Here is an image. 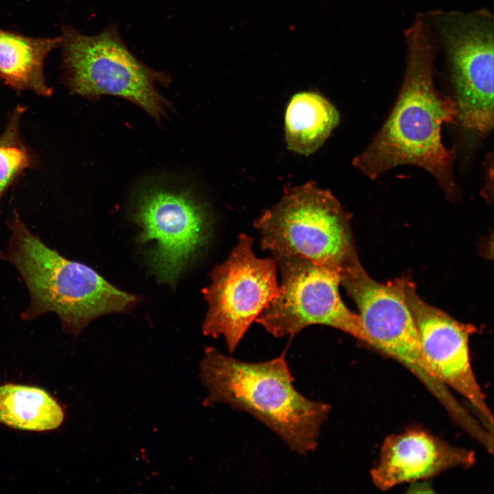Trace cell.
I'll return each instance as SVG.
<instances>
[{
  "label": "cell",
  "instance_id": "17",
  "mask_svg": "<svg viewBox=\"0 0 494 494\" xmlns=\"http://www.w3.org/2000/svg\"><path fill=\"white\" fill-rule=\"evenodd\" d=\"M2 259H5V255H4L0 249V261Z\"/></svg>",
  "mask_w": 494,
  "mask_h": 494
},
{
  "label": "cell",
  "instance_id": "8",
  "mask_svg": "<svg viewBox=\"0 0 494 494\" xmlns=\"http://www.w3.org/2000/svg\"><path fill=\"white\" fill-rule=\"evenodd\" d=\"M252 244L250 236L240 234L227 259L212 270L211 283L202 290L208 303L203 333L222 336L231 353L279 292L275 259L257 257Z\"/></svg>",
  "mask_w": 494,
  "mask_h": 494
},
{
  "label": "cell",
  "instance_id": "9",
  "mask_svg": "<svg viewBox=\"0 0 494 494\" xmlns=\"http://www.w3.org/2000/svg\"><path fill=\"white\" fill-rule=\"evenodd\" d=\"M273 258L281 272L279 292L258 324L275 337L292 338L306 327L323 325L366 342L359 316L341 299L338 272L297 257Z\"/></svg>",
  "mask_w": 494,
  "mask_h": 494
},
{
  "label": "cell",
  "instance_id": "3",
  "mask_svg": "<svg viewBox=\"0 0 494 494\" xmlns=\"http://www.w3.org/2000/svg\"><path fill=\"white\" fill-rule=\"evenodd\" d=\"M12 220L5 259L19 272L29 292L23 320L54 312L62 329L78 336L93 319L126 311L137 303L136 296L117 289L93 268L47 246L16 211Z\"/></svg>",
  "mask_w": 494,
  "mask_h": 494
},
{
  "label": "cell",
  "instance_id": "6",
  "mask_svg": "<svg viewBox=\"0 0 494 494\" xmlns=\"http://www.w3.org/2000/svg\"><path fill=\"white\" fill-rule=\"evenodd\" d=\"M61 36L63 67L73 93L86 97L115 95L138 105L156 119L164 115L165 99L156 84H165L169 76L139 60L115 25L94 36L67 26Z\"/></svg>",
  "mask_w": 494,
  "mask_h": 494
},
{
  "label": "cell",
  "instance_id": "16",
  "mask_svg": "<svg viewBox=\"0 0 494 494\" xmlns=\"http://www.w3.org/2000/svg\"><path fill=\"white\" fill-rule=\"evenodd\" d=\"M23 112V108L13 112L0 137V199L14 178L32 165V156L19 137V124Z\"/></svg>",
  "mask_w": 494,
  "mask_h": 494
},
{
  "label": "cell",
  "instance_id": "11",
  "mask_svg": "<svg viewBox=\"0 0 494 494\" xmlns=\"http://www.w3.org/2000/svg\"><path fill=\"white\" fill-rule=\"evenodd\" d=\"M403 288L430 373L462 395L475 410L480 422L493 434V416L471 364L470 329L423 301L411 283L403 281Z\"/></svg>",
  "mask_w": 494,
  "mask_h": 494
},
{
  "label": "cell",
  "instance_id": "2",
  "mask_svg": "<svg viewBox=\"0 0 494 494\" xmlns=\"http://www.w3.org/2000/svg\"><path fill=\"white\" fill-rule=\"evenodd\" d=\"M249 362L205 349L200 377L208 395L203 405L224 403L262 423L289 449L301 455L316 450L331 407L301 395L285 360Z\"/></svg>",
  "mask_w": 494,
  "mask_h": 494
},
{
  "label": "cell",
  "instance_id": "14",
  "mask_svg": "<svg viewBox=\"0 0 494 494\" xmlns=\"http://www.w3.org/2000/svg\"><path fill=\"white\" fill-rule=\"evenodd\" d=\"M340 120L336 107L322 95L301 92L290 99L285 117L287 148L308 155L317 150Z\"/></svg>",
  "mask_w": 494,
  "mask_h": 494
},
{
  "label": "cell",
  "instance_id": "10",
  "mask_svg": "<svg viewBox=\"0 0 494 494\" xmlns=\"http://www.w3.org/2000/svg\"><path fill=\"white\" fill-rule=\"evenodd\" d=\"M132 220L141 228L138 242L152 244L148 259L153 273L172 286L211 237L207 209L186 191H149L138 201Z\"/></svg>",
  "mask_w": 494,
  "mask_h": 494
},
{
  "label": "cell",
  "instance_id": "1",
  "mask_svg": "<svg viewBox=\"0 0 494 494\" xmlns=\"http://www.w3.org/2000/svg\"><path fill=\"white\" fill-rule=\"evenodd\" d=\"M404 34L406 64L398 97L353 165L371 180L399 165H416L429 172L447 197L456 198L460 192L453 169L456 152L443 145L441 129L456 121L457 110L454 99L435 86L438 40L422 14Z\"/></svg>",
  "mask_w": 494,
  "mask_h": 494
},
{
  "label": "cell",
  "instance_id": "5",
  "mask_svg": "<svg viewBox=\"0 0 494 494\" xmlns=\"http://www.w3.org/2000/svg\"><path fill=\"white\" fill-rule=\"evenodd\" d=\"M423 16L445 52L456 121L468 138L482 139L493 128V16L481 9L434 10Z\"/></svg>",
  "mask_w": 494,
  "mask_h": 494
},
{
  "label": "cell",
  "instance_id": "13",
  "mask_svg": "<svg viewBox=\"0 0 494 494\" xmlns=\"http://www.w3.org/2000/svg\"><path fill=\"white\" fill-rule=\"evenodd\" d=\"M62 36L32 38L0 27V78L20 92L29 89L49 96L52 89L44 77L48 54L62 45Z\"/></svg>",
  "mask_w": 494,
  "mask_h": 494
},
{
  "label": "cell",
  "instance_id": "15",
  "mask_svg": "<svg viewBox=\"0 0 494 494\" xmlns=\"http://www.w3.org/2000/svg\"><path fill=\"white\" fill-rule=\"evenodd\" d=\"M64 411L43 389L7 384L0 386V422L13 428L43 432L58 428Z\"/></svg>",
  "mask_w": 494,
  "mask_h": 494
},
{
  "label": "cell",
  "instance_id": "12",
  "mask_svg": "<svg viewBox=\"0 0 494 494\" xmlns=\"http://www.w3.org/2000/svg\"><path fill=\"white\" fill-rule=\"evenodd\" d=\"M475 462L473 451L450 445L420 429H410L385 438L370 471L374 485L387 491L399 484L431 478Z\"/></svg>",
  "mask_w": 494,
  "mask_h": 494
},
{
  "label": "cell",
  "instance_id": "7",
  "mask_svg": "<svg viewBox=\"0 0 494 494\" xmlns=\"http://www.w3.org/2000/svg\"><path fill=\"white\" fill-rule=\"evenodd\" d=\"M340 284L358 308L366 343L405 366L447 411L455 409L456 399L425 365L416 324L405 298L403 281L378 283L357 259L341 273Z\"/></svg>",
  "mask_w": 494,
  "mask_h": 494
},
{
  "label": "cell",
  "instance_id": "4",
  "mask_svg": "<svg viewBox=\"0 0 494 494\" xmlns=\"http://www.w3.org/2000/svg\"><path fill=\"white\" fill-rule=\"evenodd\" d=\"M254 225L261 249L273 257L305 259L340 275L357 259L349 215L330 191L313 181L286 189Z\"/></svg>",
  "mask_w": 494,
  "mask_h": 494
}]
</instances>
